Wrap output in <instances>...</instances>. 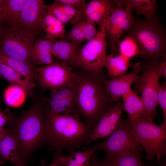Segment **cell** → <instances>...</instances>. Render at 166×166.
Segmentation results:
<instances>
[{
	"label": "cell",
	"mask_w": 166,
	"mask_h": 166,
	"mask_svg": "<svg viewBox=\"0 0 166 166\" xmlns=\"http://www.w3.org/2000/svg\"><path fill=\"white\" fill-rule=\"evenodd\" d=\"M46 119L45 141L56 151L79 148L86 143L93 130L77 114L55 115L44 108Z\"/></svg>",
	"instance_id": "3957f363"
},
{
	"label": "cell",
	"mask_w": 166,
	"mask_h": 166,
	"mask_svg": "<svg viewBox=\"0 0 166 166\" xmlns=\"http://www.w3.org/2000/svg\"><path fill=\"white\" fill-rule=\"evenodd\" d=\"M0 61L18 73L35 87L37 69L32 64L7 56L0 52Z\"/></svg>",
	"instance_id": "d6986e66"
},
{
	"label": "cell",
	"mask_w": 166,
	"mask_h": 166,
	"mask_svg": "<svg viewBox=\"0 0 166 166\" xmlns=\"http://www.w3.org/2000/svg\"><path fill=\"white\" fill-rule=\"evenodd\" d=\"M46 103L36 101L28 110L9 123L21 159L26 164L34 151L45 141L46 119L44 112Z\"/></svg>",
	"instance_id": "7a4b0ae2"
},
{
	"label": "cell",
	"mask_w": 166,
	"mask_h": 166,
	"mask_svg": "<svg viewBox=\"0 0 166 166\" xmlns=\"http://www.w3.org/2000/svg\"><path fill=\"white\" fill-rule=\"evenodd\" d=\"M85 20L72 26L69 31L61 40L79 44L85 41L83 29Z\"/></svg>",
	"instance_id": "f1b7e54d"
},
{
	"label": "cell",
	"mask_w": 166,
	"mask_h": 166,
	"mask_svg": "<svg viewBox=\"0 0 166 166\" xmlns=\"http://www.w3.org/2000/svg\"><path fill=\"white\" fill-rule=\"evenodd\" d=\"M158 73L159 78L166 79V57L164 58L160 62L158 66Z\"/></svg>",
	"instance_id": "ab89813d"
},
{
	"label": "cell",
	"mask_w": 166,
	"mask_h": 166,
	"mask_svg": "<svg viewBox=\"0 0 166 166\" xmlns=\"http://www.w3.org/2000/svg\"><path fill=\"white\" fill-rule=\"evenodd\" d=\"M95 11L85 17V18L98 25L99 30L106 23L107 20L116 7V6L109 0H102Z\"/></svg>",
	"instance_id": "d4e9b609"
},
{
	"label": "cell",
	"mask_w": 166,
	"mask_h": 166,
	"mask_svg": "<svg viewBox=\"0 0 166 166\" xmlns=\"http://www.w3.org/2000/svg\"><path fill=\"white\" fill-rule=\"evenodd\" d=\"M63 164L65 166H83L76 164L70 158L66 159L64 161Z\"/></svg>",
	"instance_id": "b9f144b4"
},
{
	"label": "cell",
	"mask_w": 166,
	"mask_h": 166,
	"mask_svg": "<svg viewBox=\"0 0 166 166\" xmlns=\"http://www.w3.org/2000/svg\"><path fill=\"white\" fill-rule=\"evenodd\" d=\"M34 34L21 27L0 28V52L7 56L32 64L31 49Z\"/></svg>",
	"instance_id": "52a82bcc"
},
{
	"label": "cell",
	"mask_w": 166,
	"mask_h": 166,
	"mask_svg": "<svg viewBox=\"0 0 166 166\" xmlns=\"http://www.w3.org/2000/svg\"><path fill=\"white\" fill-rule=\"evenodd\" d=\"M10 128H0V137L10 131Z\"/></svg>",
	"instance_id": "7bdbcfd3"
},
{
	"label": "cell",
	"mask_w": 166,
	"mask_h": 166,
	"mask_svg": "<svg viewBox=\"0 0 166 166\" xmlns=\"http://www.w3.org/2000/svg\"><path fill=\"white\" fill-rule=\"evenodd\" d=\"M0 160L8 161L15 166H26L20 157L16 142L11 130L0 137Z\"/></svg>",
	"instance_id": "e0dca14e"
},
{
	"label": "cell",
	"mask_w": 166,
	"mask_h": 166,
	"mask_svg": "<svg viewBox=\"0 0 166 166\" xmlns=\"http://www.w3.org/2000/svg\"><path fill=\"white\" fill-rule=\"evenodd\" d=\"M157 101L161 106L163 115V123L166 124V82L159 84L158 88Z\"/></svg>",
	"instance_id": "d6a6232c"
},
{
	"label": "cell",
	"mask_w": 166,
	"mask_h": 166,
	"mask_svg": "<svg viewBox=\"0 0 166 166\" xmlns=\"http://www.w3.org/2000/svg\"><path fill=\"white\" fill-rule=\"evenodd\" d=\"M26 0H5L3 22L11 27H19L20 14Z\"/></svg>",
	"instance_id": "603a6c76"
},
{
	"label": "cell",
	"mask_w": 166,
	"mask_h": 166,
	"mask_svg": "<svg viewBox=\"0 0 166 166\" xmlns=\"http://www.w3.org/2000/svg\"><path fill=\"white\" fill-rule=\"evenodd\" d=\"M77 81L65 87L51 91L49 97L43 98L51 113L68 115L77 114Z\"/></svg>",
	"instance_id": "8fae6325"
},
{
	"label": "cell",
	"mask_w": 166,
	"mask_h": 166,
	"mask_svg": "<svg viewBox=\"0 0 166 166\" xmlns=\"http://www.w3.org/2000/svg\"><path fill=\"white\" fill-rule=\"evenodd\" d=\"M96 24L91 21L85 19L83 32L85 41H89L96 36L99 31L97 29Z\"/></svg>",
	"instance_id": "836d02e7"
},
{
	"label": "cell",
	"mask_w": 166,
	"mask_h": 166,
	"mask_svg": "<svg viewBox=\"0 0 166 166\" xmlns=\"http://www.w3.org/2000/svg\"><path fill=\"white\" fill-rule=\"evenodd\" d=\"M132 10L128 8L116 7L108 17L105 26L106 36L109 38V42L112 48L115 46L123 34L132 27L134 18Z\"/></svg>",
	"instance_id": "7c38bea8"
},
{
	"label": "cell",
	"mask_w": 166,
	"mask_h": 166,
	"mask_svg": "<svg viewBox=\"0 0 166 166\" xmlns=\"http://www.w3.org/2000/svg\"><path fill=\"white\" fill-rule=\"evenodd\" d=\"M57 19L50 13L47 11L43 18L42 25V29L54 24Z\"/></svg>",
	"instance_id": "74e56055"
},
{
	"label": "cell",
	"mask_w": 166,
	"mask_h": 166,
	"mask_svg": "<svg viewBox=\"0 0 166 166\" xmlns=\"http://www.w3.org/2000/svg\"><path fill=\"white\" fill-rule=\"evenodd\" d=\"M0 76L10 82L12 85H16L21 87L26 95L33 97L34 96L33 89L34 87L29 81L13 69L0 61Z\"/></svg>",
	"instance_id": "7402d4cb"
},
{
	"label": "cell",
	"mask_w": 166,
	"mask_h": 166,
	"mask_svg": "<svg viewBox=\"0 0 166 166\" xmlns=\"http://www.w3.org/2000/svg\"><path fill=\"white\" fill-rule=\"evenodd\" d=\"M133 71L119 77L107 79V85L112 100L117 103L118 99L131 89V86L136 81L141 70V64L135 63L132 66Z\"/></svg>",
	"instance_id": "9a60e30c"
},
{
	"label": "cell",
	"mask_w": 166,
	"mask_h": 166,
	"mask_svg": "<svg viewBox=\"0 0 166 166\" xmlns=\"http://www.w3.org/2000/svg\"><path fill=\"white\" fill-rule=\"evenodd\" d=\"M77 113L93 131L111 107L117 103L111 99L107 85V75L100 73L77 72Z\"/></svg>",
	"instance_id": "6da1fadb"
},
{
	"label": "cell",
	"mask_w": 166,
	"mask_h": 166,
	"mask_svg": "<svg viewBox=\"0 0 166 166\" xmlns=\"http://www.w3.org/2000/svg\"><path fill=\"white\" fill-rule=\"evenodd\" d=\"M5 0H0V19L3 22Z\"/></svg>",
	"instance_id": "60d3db41"
},
{
	"label": "cell",
	"mask_w": 166,
	"mask_h": 166,
	"mask_svg": "<svg viewBox=\"0 0 166 166\" xmlns=\"http://www.w3.org/2000/svg\"><path fill=\"white\" fill-rule=\"evenodd\" d=\"M14 119L13 116L6 109L3 111L0 110V128H4L6 123H9Z\"/></svg>",
	"instance_id": "d590c367"
},
{
	"label": "cell",
	"mask_w": 166,
	"mask_h": 166,
	"mask_svg": "<svg viewBox=\"0 0 166 166\" xmlns=\"http://www.w3.org/2000/svg\"><path fill=\"white\" fill-rule=\"evenodd\" d=\"M4 164L3 162L1 160H0V165H2Z\"/></svg>",
	"instance_id": "f6af8a7d"
},
{
	"label": "cell",
	"mask_w": 166,
	"mask_h": 166,
	"mask_svg": "<svg viewBox=\"0 0 166 166\" xmlns=\"http://www.w3.org/2000/svg\"><path fill=\"white\" fill-rule=\"evenodd\" d=\"M141 151H126L121 152L110 162L111 166H143Z\"/></svg>",
	"instance_id": "484cf974"
},
{
	"label": "cell",
	"mask_w": 166,
	"mask_h": 166,
	"mask_svg": "<svg viewBox=\"0 0 166 166\" xmlns=\"http://www.w3.org/2000/svg\"><path fill=\"white\" fill-rule=\"evenodd\" d=\"M124 37V39L119 40L116 45L118 47L119 53L129 59L136 56L140 55L141 53L135 40L129 35Z\"/></svg>",
	"instance_id": "83f0119b"
},
{
	"label": "cell",
	"mask_w": 166,
	"mask_h": 166,
	"mask_svg": "<svg viewBox=\"0 0 166 166\" xmlns=\"http://www.w3.org/2000/svg\"><path fill=\"white\" fill-rule=\"evenodd\" d=\"M121 97L123 101L124 110L128 114V119L133 122L141 120L144 105L140 97L136 93L131 89Z\"/></svg>",
	"instance_id": "ffe728a7"
},
{
	"label": "cell",
	"mask_w": 166,
	"mask_h": 166,
	"mask_svg": "<svg viewBox=\"0 0 166 166\" xmlns=\"http://www.w3.org/2000/svg\"><path fill=\"white\" fill-rule=\"evenodd\" d=\"M45 7L47 11L53 14L65 26L70 22V19L64 13L57 2H54L50 4L45 5Z\"/></svg>",
	"instance_id": "1f68e13d"
},
{
	"label": "cell",
	"mask_w": 166,
	"mask_h": 166,
	"mask_svg": "<svg viewBox=\"0 0 166 166\" xmlns=\"http://www.w3.org/2000/svg\"><path fill=\"white\" fill-rule=\"evenodd\" d=\"M26 94L20 86L12 85L7 87L4 93V99L6 104L12 107H18L24 102Z\"/></svg>",
	"instance_id": "4316f807"
},
{
	"label": "cell",
	"mask_w": 166,
	"mask_h": 166,
	"mask_svg": "<svg viewBox=\"0 0 166 166\" xmlns=\"http://www.w3.org/2000/svg\"><path fill=\"white\" fill-rule=\"evenodd\" d=\"M2 22L1 20V19H0V28L1 27V24Z\"/></svg>",
	"instance_id": "bcb514c9"
},
{
	"label": "cell",
	"mask_w": 166,
	"mask_h": 166,
	"mask_svg": "<svg viewBox=\"0 0 166 166\" xmlns=\"http://www.w3.org/2000/svg\"><path fill=\"white\" fill-rule=\"evenodd\" d=\"M1 77L0 76V78Z\"/></svg>",
	"instance_id": "7dc6e473"
},
{
	"label": "cell",
	"mask_w": 166,
	"mask_h": 166,
	"mask_svg": "<svg viewBox=\"0 0 166 166\" xmlns=\"http://www.w3.org/2000/svg\"><path fill=\"white\" fill-rule=\"evenodd\" d=\"M90 160L89 166H111L110 162L105 158L103 160H101L95 154L92 155Z\"/></svg>",
	"instance_id": "8d00e7d4"
},
{
	"label": "cell",
	"mask_w": 166,
	"mask_h": 166,
	"mask_svg": "<svg viewBox=\"0 0 166 166\" xmlns=\"http://www.w3.org/2000/svg\"><path fill=\"white\" fill-rule=\"evenodd\" d=\"M124 6L134 10L138 15L142 14L146 19L155 15L157 4L155 0H124Z\"/></svg>",
	"instance_id": "cb8c5ba5"
},
{
	"label": "cell",
	"mask_w": 166,
	"mask_h": 166,
	"mask_svg": "<svg viewBox=\"0 0 166 166\" xmlns=\"http://www.w3.org/2000/svg\"><path fill=\"white\" fill-rule=\"evenodd\" d=\"M79 76L78 72L66 62H54L37 69L36 79L42 89L51 91L74 83Z\"/></svg>",
	"instance_id": "9c48e42d"
},
{
	"label": "cell",
	"mask_w": 166,
	"mask_h": 166,
	"mask_svg": "<svg viewBox=\"0 0 166 166\" xmlns=\"http://www.w3.org/2000/svg\"><path fill=\"white\" fill-rule=\"evenodd\" d=\"M160 61L142 62V74L135 83V87L140 91L144 105L141 120L153 121L157 115L156 109L158 88L159 78L158 66Z\"/></svg>",
	"instance_id": "8992f818"
},
{
	"label": "cell",
	"mask_w": 166,
	"mask_h": 166,
	"mask_svg": "<svg viewBox=\"0 0 166 166\" xmlns=\"http://www.w3.org/2000/svg\"><path fill=\"white\" fill-rule=\"evenodd\" d=\"M50 40L53 42V55L60 62H66L72 66H77L78 57L81 48L80 44L61 40Z\"/></svg>",
	"instance_id": "2e32d148"
},
{
	"label": "cell",
	"mask_w": 166,
	"mask_h": 166,
	"mask_svg": "<svg viewBox=\"0 0 166 166\" xmlns=\"http://www.w3.org/2000/svg\"><path fill=\"white\" fill-rule=\"evenodd\" d=\"M128 121L131 132L144 150L147 161L156 157L160 163L162 156L166 155V124L157 125L153 121Z\"/></svg>",
	"instance_id": "5b68a950"
},
{
	"label": "cell",
	"mask_w": 166,
	"mask_h": 166,
	"mask_svg": "<svg viewBox=\"0 0 166 166\" xmlns=\"http://www.w3.org/2000/svg\"><path fill=\"white\" fill-rule=\"evenodd\" d=\"M143 166H155L152 165L143 164ZM159 166H166V163L165 161H162L161 160L160 162V165Z\"/></svg>",
	"instance_id": "ee69618b"
},
{
	"label": "cell",
	"mask_w": 166,
	"mask_h": 166,
	"mask_svg": "<svg viewBox=\"0 0 166 166\" xmlns=\"http://www.w3.org/2000/svg\"><path fill=\"white\" fill-rule=\"evenodd\" d=\"M126 33L136 41L141 53L140 56L147 63L160 61L166 57V30L156 15L145 20L134 18Z\"/></svg>",
	"instance_id": "277c9868"
},
{
	"label": "cell",
	"mask_w": 166,
	"mask_h": 166,
	"mask_svg": "<svg viewBox=\"0 0 166 166\" xmlns=\"http://www.w3.org/2000/svg\"><path fill=\"white\" fill-rule=\"evenodd\" d=\"M61 150L57 151L56 153L54 154V159L53 162L49 165L45 164V161L42 160H41L42 166H60L61 165Z\"/></svg>",
	"instance_id": "f35d334b"
},
{
	"label": "cell",
	"mask_w": 166,
	"mask_h": 166,
	"mask_svg": "<svg viewBox=\"0 0 166 166\" xmlns=\"http://www.w3.org/2000/svg\"><path fill=\"white\" fill-rule=\"evenodd\" d=\"M93 151L102 150L106 154L105 158L110 162L118 154L126 151H141L143 149L130 131L128 120L121 119L118 129L104 141L93 146Z\"/></svg>",
	"instance_id": "ba28073f"
},
{
	"label": "cell",
	"mask_w": 166,
	"mask_h": 166,
	"mask_svg": "<svg viewBox=\"0 0 166 166\" xmlns=\"http://www.w3.org/2000/svg\"><path fill=\"white\" fill-rule=\"evenodd\" d=\"M130 60L117 53L111 52L107 55L104 67L107 69V75L112 78L117 77L127 73L130 67Z\"/></svg>",
	"instance_id": "44dd1931"
},
{
	"label": "cell",
	"mask_w": 166,
	"mask_h": 166,
	"mask_svg": "<svg viewBox=\"0 0 166 166\" xmlns=\"http://www.w3.org/2000/svg\"><path fill=\"white\" fill-rule=\"evenodd\" d=\"M71 154L69 156L77 164L83 166H89L91 157L94 152L90 149L86 151H75L73 149L70 150Z\"/></svg>",
	"instance_id": "4dcf8cb0"
},
{
	"label": "cell",
	"mask_w": 166,
	"mask_h": 166,
	"mask_svg": "<svg viewBox=\"0 0 166 166\" xmlns=\"http://www.w3.org/2000/svg\"><path fill=\"white\" fill-rule=\"evenodd\" d=\"M105 24L101 28L97 35L81 48L77 66H80L84 72L100 73L104 67L107 56Z\"/></svg>",
	"instance_id": "30bf717a"
},
{
	"label": "cell",
	"mask_w": 166,
	"mask_h": 166,
	"mask_svg": "<svg viewBox=\"0 0 166 166\" xmlns=\"http://www.w3.org/2000/svg\"><path fill=\"white\" fill-rule=\"evenodd\" d=\"M45 5L44 0H26L20 14L19 27L34 34L42 29V21L47 12Z\"/></svg>",
	"instance_id": "5bb4252c"
},
{
	"label": "cell",
	"mask_w": 166,
	"mask_h": 166,
	"mask_svg": "<svg viewBox=\"0 0 166 166\" xmlns=\"http://www.w3.org/2000/svg\"><path fill=\"white\" fill-rule=\"evenodd\" d=\"M123 110V102H117L110 107L94 128L85 145L97 139L107 138L115 132L120 124Z\"/></svg>",
	"instance_id": "4fadbf2b"
},
{
	"label": "cell",
	"mask_w": 166,
	"mask_h": 166,
	"mask_svg": "<svg viewBox=\"0 0 166 166\" xmlns=\"http://www.w3.org/2000/svg\"><path fill=\"white\" fill-rule=\"evenodd\" d=\"M54 1L70 5L84 15L87 5L85 0H54Z\"/></svg>",
	"instance_id": "e575fe53"
},
{
	"label": "cell",
	"mask_w": 166,
	"mask_h": 166,
	"mask_svg": "<svg viewBox=\"0 0 166 166\" xmlns=\"http://www.w3.org/2000/svg\"><path fill=\"white\" fill-rule=\"evenodd\" d=\"M53 43V42L49 39L35 41L30 51L33 61L37 65H48L53 63L52 53Z\"/></svg>",
	"instance_id": "ac0fdd59"
},
{
	"label": "cell",
	"mask_w": 166,
	"mask_h": 166,
	"mask_svg": "<svg viewBox=\"0 0 166 166\" xmlns=\"http://www.w3.org/2000/svg\"><path fill=\"white\" fill-rule=\"evenodd\" d=\"M65 25L61 22L57 20L53 25L44 28L46 33L45 37L46 39H55L58 38H61L65 36Z\"/></svg>",
	"instance_id": "f546056e"
}]
</instances>
